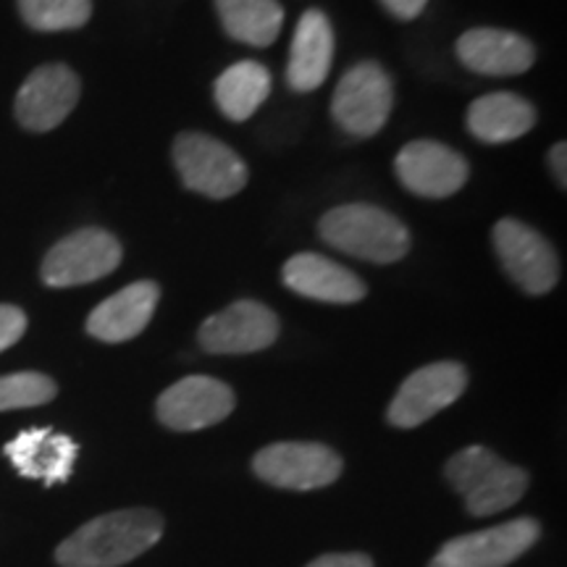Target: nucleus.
<instances>
[{"instance_id": "obj_1", "label": "nucleus", "mask_w": 567, "mask_h": 567, "mask_svg": "<svg viewBox=\"0 0 567 567\" xmlns=\"http://www.w3.org/2000/svg\"><path fill=\"white\" fill-rule=\"evenodd\" d=\"M161 536L163 517L155 509H118L76 528L59 544L55 563L61 567H122L153 549Z\"/></svg>"}, {"instance_id": "obj_2", "label": "nucleus", "mask_w": 567, "mask_h": 567, "mask_svg": "<svg viewBox=\"0 0 567 567\" xmlns=\"http://www.w3.org/2000/svg\"><path fill=\"white\" fill-rule=\"evenodd\" d=\"M321 237L337 250L371 264H394L410 250V231L375 205H339L321 218Z\"/></svg>"}, {"instance_id": "obj_3", "label": "nucleus", "mask_w": 567, "mask_h": 567, "mask_svg": "<svg viewBox=\"0 0 567 567\" xmlns=\"http://www.w3.org/2000/svg\"><path fill=\"white\" fill-rule=\"evenodd\" d=\"M446 481L465 499V509L488 517L509 509L528 488V473L486 446H467L446 463Z\"/></svg>"}, {"instance_id": "obj_4", "label": "nucleus", "mask_w": 567, "mask_h": 567, "mask_svg": "<svg viewBox=\"0 0 567 567\" xmlns=\"http://www.w3.org/2000/svg\"><path fill=\"white\" fill-rule=\"evenodd\" d=\"M174 163L184 187L210 200L243 193L247 184V166L229 145L200 132H184L174 142Z\"/></svg>"}, {"instance_id": "obj_5", "label": "nucleus", "mask_w": 567, "mask_h": 567, "mask_svg": "<svg viewBox=\"0 0 567 567\" xmlns=\"http://www.w3.org/2000/svg\"><path fill=\"white\" fill-rule=\"evenodd\" d=\"M394 105L392 80L379 63L363 61L339 80L331 101L337 124L352 137H373Z\"/></svg>"}, {"instance_id": "obj_6", "label": "nucleus", "mask_w": 567, "mask_h": 567, "mask_svg": "<svg viewBox=\"0 0 567 567\" xmlns=\"http://www.w3.org/2000/svg\"><path fill=\"white\" fill-rule=\"evenodd\" d=\"M255 476L292 492H313L342 476V457L316 442H279L260 450L252 460Z\"/></svg>"}, {"instance_id": "obj_7", "label": "nucleus", "mask_w": 567, "mask_h": 567, "mask_svg": "<svg viewBox=\"0 0 567 567\" xmlns=\"http://www.w3.org/2000/svg\"><path fill=\"white\" fill-rule=\"evenodd\" d=\"M122 264V245L105 229H80L63 237L42 260L48 287H80L103 279Z\"/></svg>"}, {"instance_id": "obj_8", "label": "nucleus", "mask_w": 567, "mask_h": 567, "mask_svg": "<svg viewBox=\"0 0 567 567\" xmlns=\"http://www.w3.org/2000/svg\"><path fill=\"white\" fill-rule=\"evenodd\" d=\"M494 250L523 292L547 295L559 279V258L547 239L528 224L502 218L494 226Z\"/></svg>"}, {"instance_id": "obj_9", "label": "nucleus", "mask_w": 567, "mask_h": 567, "mask_svg": "<svg viewBox=\"0 0 567 567\" xmlns=\"http://www.w3.org/2000/svg\"><path fill=\"white\" fill-rule=\"evenodd\" d=\"M542 526L530 517L502 523L496 528L450 538L429 567H507L534 547Z\"/></svg>"}, {"instance_id": "obj_10", "label": "nucleus", "mask_w": 567, "mask_h": 567, "mask_svg": "<svg viewBox=\"0 0 567 567\" xmlns=\"http://www.w3.org/2000/svg\"><path fill=\"white\" fill-rule=\"evenodd\" d=\"M467 386V371L460 363H431L415 371L389 405V423L415 429L460 400Z\"/></svg>"}, {"instance_id": "obj_11", "label": "nucleus", "mask_w": 567, "mask_h": 567, "mask_svg": "<svg viewBox=\"0 0 567 567\" xmlns=\"http://www.w3.org/2000/svg\"><path fill=\"white\" fill-rule=\"evenodd\" d=\"M158 421L172 431H200L234 410V392L210 375H187L158 396Z\"/></svg>"}, {"instance_id": "obj_12", "label": "nucleus", "mask_w": 567, "mask_h": 567, "mask_svg": "<svg viewBox=\"0 0 567 567\" xmlns=\"http://www.w3.org/2000/svg\"><path fill=\"white\" fill-rule=\"evenodd\" d=\"M203 350L213 354H250L271 347L279 337V318L266 305L243 300L200 326Z\"/></svg>"}, {"instance_id": "obj_13", "label": "nucleus", "mask_w": 567, "mask_h": 567, "mask_svg": "<svg viewBox=\"0 0 567 567\" xmlns=\"http://www.w3.org/2000/svg\"><path fill=\"white\" fill-rule=\"evenodd\" d=\"M80 76L63 63H48L27 76L17 95V118L30 132H51L80 103Z\"/></svg>"}, {"instance_id": "obj_14", "label": "nucleus", "mask_w": 567, "mask_h": 567, "mask_svg": "<svg viewBox=\"0 0 567 567\" xmlns=\"http://www.w3.org/2000/svg\"><path fill=\"white\" fill-rule=\"evenodd\" d=\"M394 168L410 193L431 200L460 193L467 182V161L434 140H417L402 147Z\"/></svg>"}, {"instance_id": "obj_15", "label": "nucleus", "mask_w": 567, "mask_h": 567, "mask_svg": "<svg viewBox=\"0 0 567 567\" xmlns=\"http://www.w3.org/2000/svg\"><path fill=\"white\" fill-rule=\"evenodd\" d=\"M3 452L21 476L53 486L69 481L80 446L74 444V439L55 434L51 429H30L11 439Z\"/></svg>"}, {"instance_id": "obj_16", "label": "nucleus", "mask_w": 567, "mask_h": 567, "mask_svg": "<svg viewBox=\"0 0 567 567\" xmlns=\"http://www.w3.org/2000/svg\"><path fill=\"white\" fill-rule=\"evenodd\" d=\"M161 289L153 281H134L116 292L109 300L97 305L87 318L90 337L101 339V342L116 344L130 342L145 331L151 318L158 308Z\"/></svg>"}, {"instance_id": "obj_17", "label": "nucleus", "mask_w": 567, "mask_h": 567, "mask_svg": "<svg viewBox=\"0 0 567 567\" xmlns=\"http://www.w3.org/2000/svg\"><path fill=\"white\" fill-rule=\"evenodd\" d=\"M281 279L292 292L310 300L350 305L365 297V284L350 268L316 252H300L289 258L281 268Z\"/></svg>"}, {"instance_id": "obj_18", "label": "nucleus", "mask_w": 567, "mask_h": 567, "mask_svg": "<svg viewBox=\"0 0 567 567\" xmlns=\"http://www.w3.org/2000/svg\"><path fill=\"white\" fill-rule=\"evenodd\" d=\"M457 55L467 69L484 76H515L534 66L536 51L526 38L505 30H467L457 40Z\"/></svg>"}, {"instance_id": "obj_19", "label": "nucleus", "mask_w": 567, "mask_h": 567, "mask_svg": "<svg viewBox=\"0 0 567 567\" xmlns=\"http://www.w3.org/2000/svg\"><path fill=\"white\" fill-rule=\"evenodd\" d=\"M331 59H334V32L323 11H305L297 21L292 51H289L287 82L297 92H310L321 87L329 76Z\"/></svg>"}, {"instance_id": "obj_20", "label": "nucleus", "mask_w": 567, "mask_h": 567, "mask_svg": "<svg viewBox=\"0 0 567 567\" xmlns=\"http://www.w3.org/2000/svg\"><path fill=\"white\" fill-rule=\"evenodd\" d=\"M536 124V109L513 92H492L467 109V130L481 142H513L528 134Z\"/></svg>"}, {"instance_id": "obj_21", "label": "nucleus", "mask_w": 567, "mask_h": 567, "mask_svg": "<svg viewBox=\"0 0 567 567\" xmlns=\"http://www.w3.org/2000/svg\"><path fill=\"white\" fill-rule=\"evenodd\" d=\"M271 92V74L264 63L239 61L216 80V103L226 118L247 122Z\"/></svg>"}, {"instance_id": "obj_22", "label": "nucleus", "mask_w": 567, "mask_h": 567, "mask_svg": "<svg viewBox=\"0 0 567 567\" xmlns=\"http://www.w3.org/2000/svg\"><path fill=\"white\" fill-rule=\"evenodd\" d=\"M216 11L224 30L252 48L271 45L284 24L279 0H216Z\"/></svg>"}, {"instance_id": "obj_23", "label": "nucleus", "mask_w": 567, "mask_h": 567, "mask_svg": "<svg viewBox=\"0 0 567 567\" xmlns=\"http://www.w3.org/2000/svg\"><path fill=\"white\" fill-rule=\"evenodd\" d=\"M21 19L38 32H66L87 24L92 0H19Z\"/></svg>"}, {"instance_id": "obj_24", "label": "nucleus", "mask_w": 567, "mask_h": 567, "mask_svg": "<svg viewBox=\"0 0 567 567\" xmlns=\"http://www.w3.org/2000/svg\"><path fill=\"white\" fill-rule=\"evenodd\" d=\"M55 394H59V386L45 373L24 371L0 375V413L48 405Z\"/></svg>"}, {"instance_id": "obj_25", "label": "nucleus", "mask_w": 567, "mask_h": 567, "mask_svg": "<svg viewBox=\"0 0 567 567\" xmlns=\"http://www.w3.org/2000/svg\"><path fill=\"white\" fill-rule=\"evenodd\" d=\"M27 316L24 310L13 308V305H0V352L9 350L24 337Z\"/></svg>"}, {"instance_id": "obj_26", "label": "nucleus", "mask_w": 567, "mask_h": 567, "mask_svg": "<svg viewBox=\"0 0 567 567\" xmlns=\"http://www.w3.org/2000/svg\"><path fill=\"white\" fill-rule=\"evenodd\" d=\"M308 567H373V563L371 557L350 551V555H323L313 559Z\"/></svg>"}, {"instance_id": "obj_27", "label": "nucleus", "mask_w": 567, "mask_h": 567, "mask_svg": "<svg viewBox=\"0 0 567 567\" xmlns=\"http://www.w3.org/2000/svg\"><path fill=\"white\" fill-rule=\"evenodd\" d=\"M381 3L396 19H415L425 9L429 0H381Z\"/></svg>"}, {"instance_id": "obj_28", "label": "nucleus", "mask_w": 567, "mask_h": 567, "mask_svg": "<svg viewBox=\"0 0 567 567\" xmlns=\"http://www.w3.org/2000/svg\"><path fill=\"white\" fill-rule=\"evenodd\" d=\"M567 145L565 142H557L555 147L549 151V166H551V174H555V179L559 182V187H567Z\"/></svg>"}]
</instances>
